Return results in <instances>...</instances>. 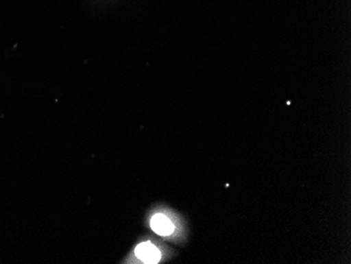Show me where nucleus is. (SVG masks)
Here are the masks:
<instances>
[{
	"label": "nucleus",
	"instance_id": "1",
	"mask_svg": "<svg viewBox=\"0 0 351 264\" xmlns=\"http://www.w3.org/2000/svg\"><path fill=\"white\" fill-rule=\"evenodd\" d=\"M177 215L167 211H157L149 217V228L156 235L167 239H176L180 236L182 228L179 226Z\"/></svg>",
	"mask_w": 351,
	"mask_h": 264
},
{
	"label": "nucleus",
	"instance_id": "2",
	"mask_svg": "<svg viewBox=\"0 0 351 264\" xmlns=\"http://www.w3.org/2000/svg\"><path fill=\"white\" fill-rule=\"evenodd\" d=\"M167 256L165 250L152 240L140 242L134 248L129 263H159Z\"/></svg>",
	"mask_w": 351,
	"mask_h": 264
}]
</instances>
